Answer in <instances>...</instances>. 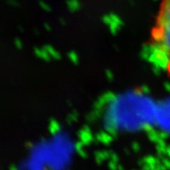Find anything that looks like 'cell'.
Here are the masks:
<instances>
[{
	"mask_svg": "<svg viewBox=\"0 0 170 170\" xmlns=\"http://www.w3.org/2000/svg\"><path fill=\"white\" fill-rule=\"evenodd\" d=\"M149 46L151 60L170 75V0H161Z\"/></svg>",
	"mask_w": 170,
	"mask_h": 170,
	"instance_id": "6da1fadb",
	"label": "cell"
}]
</instances>
